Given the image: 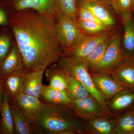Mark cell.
I'll use <instances>...</instances> for the list:
<instances>
[{
  "label": "cell",
  "mask_w": 134,
  "mask_h": 134,
  "mask_svg": "<svg viewBox=\"0 0 134 134\" xmlns=\"http://www.w3.org/2000/svg\"><path fill=\"white\" fill-rule=\"evenodd\" d=\"M55 17L33 10L12 12L8 26L23 57L25 68L29 71H45L64 54L55 31Z\"/></svg>",
  "instance_id": "1"
},
{
  "label": "cell",
  "mask_w": 134,
  "mask_h": 134,
  "mask_svg": "<svg viewBox=\"0 0 134 134\" xmlns=\"http://www.w3.org/2000/svg\"><path fill=\"white\" fill-rule=\"evenodd\" d=\"M38 134H79L86 133L84 122L70 107L43 102L34 117Z\"/></svg>",
  "instance_id": "2"
},
{
  "label": "cell",
  "mask_w": 134,
  "mask_h": 134,
  "mask_svg": "<svg viewBox=\"0 0 134 134\" xmlns=\"http://www.w3.org/2000/svg\"><path fill=\"white\" fill-rule=\"evenodd\" d=\"M57 63L66 74L74 77L82 84L100 105L108 110L106 99L97 88L91 74L81 60L64 54Z\"/></svg>",
  "instance_id": "3"
},
{
  "label": "cell",
  "mask_w": 134,
  "mask_h": 134,
  "mask_svg": "<svg viewBox=\"0 0 134 134\" xmlns=\"http://www.w3.org/2000/svg\"><path fill=\"white\" fill-rule=\"evenodd\" d=\"M55 26L64 53L72 48L85 35L76 22L65 15L58 8L55 15Z\"/></svg>",
  "instance_id": "4"
},
{
  "label": "cell",
  "mask_w": 134,
  "mask_h": 134,
  "mask_svg": "<svg viewBox=\"0 0 134 134\" xmlns=\"http://www.w3.org/2000/svg\"><path fill=\"white\" fill-rule=\"evenodd\" d=\"M121 35L115 31L103 58L98 65L90 72L91 74H109L124 61L121 47Z\"/></svg>",
  "instance_id": "5"
},
{
  "label": "cell",
  "mask_w": 134,
  "mask_h": 134,
  "mask_svg": "<svg viewBox=\"0 0 134 134\" xmlns=\"http://www.w3.org/2000/svg\"><path fill=\"white\" fill-rule=\"evenodd\" d=\"M115 31L112 29L94 35L85 34L74 47L65 52L64 54L82 59L100 43L110 37Z\"/></svg>",
  "instance_id": "6"
},
{
  "label": "cell",
  "mask_w": 134,
  "mask_h": 134,
  "mask_svg": "<svg viewBox=\"0 0 134 134\" xmlns=\"http://www.w3.org/2000/svg\"><path fill=\"white\" fill-rule=\"evenodd\" d=\"M70 107L77 116L83 121L89 120L110 115L92 95L79 100H72Z\"/></svg>",
  "instance_id": "7"
},
{
  "label": "cell",
  "mask_w": 134,
  "mask_h": 134,
  "mask_svg": "<svg viewBox=\"0 0 134 134\" xmlns=\"http://www.w3.org/2000/svg\"><path fill=\"white\" fill-rule=\"evenodd\" d=\"M13 11L35 10L43 14L55 16L58 9L57 0H8Z\"/></svg>",
  "instance_id": "8"
},
{
  "label": "cell",
  "mask_w": 134,
  "mask_h": 134,
  "mask_svg": "<svg viewBox=\"0 0 134 134\" xmlns=\"http://www.w3.org/2000/svg\"><path fill=\"white\" fill-rule=\"evenodd\" d=\"M80 3L91 11L103 25L110 29L116 25L115 18L110 11L109 1H88L80 0Z\"/></svg>",
  "instance_id": "9"
},
{
  "label": "cell",
  "mask_w": 134,
  "mask_h": 134,
  "mask_svg": "<svg viewBox=\"0 0 134 134\" xmlns=\"http://www.w3.org/2000/svg\"><path fill=\"white\" fill-rule=\"evenodd\" d=\"M107 104L110 115L119 114L134 107V90L126 89L118 92Z\"/></svg>",
  "instance_id": "10"
},
{
  "label": "cell",
  "mask_w": 134,
  "mask_h": 134,
  "mask_svg": "<svg viewBox=\"0 0 134 134\" xmlns=\"http://www.w3.org/2000/svg\"><path fill=\"white\" fill-rule=\"evenodd\" d=\"M97 88L109 100L115 94L127 89L115 81L109 74H91Z\"/></svg>",
  "instance_id": "11"
},
{
  "label": "cell",
  "mask_w": 134,
  "mask_h": 134,
  "mask_svg": "<svg viewBox=\"0 0 134 134\" xmlns=\"http://www.w3.org/2000/svg\"><path fill=\"white\" fill-rule=\"evenodd\" d=\"M29 72L30 71L24 68L3 77L4 88L12 100L22 93Z\"/></svg>",
  "instance_id": "12"
},
{
  "label": "cell",
  "mask_w": 134,
  "mask_h": 134,
  "mask_svg": "<svg viewBox=\"0 0 134 134\" xmlns=\"http://www.w3.org/2000/svg\"><path fill=\"white\" fill-rule=\"evenodd\" d=\"M110 75L120 85L134 90V61L124 60Z\"/></svg>",
  "instance_id": "13"
},
{
  "label": "cell",
  "mask_w": 134,
  "mask_h": 134,
  "mask_svg": "<svg viewBox=\"0 0 134 134\" xmlns=\"http://www.w3.org/2000/svg\"><path fill=\"white\" fill-rule=\"evenodd\" d=\"M10 105L16 134H38L33 122L29 119L11 98L10 100Z\"/></svg>",
  "instance_id": "14"
},
{
  "label": "cell",
  "mask_w": 134,
  "mask_h": 134,
  "mask_svg": "<svg viewBox=\"0 0 134 134\" xmlns=\"http://www.w3.org/2000/svg\"><path fill=\"white\" fill-rule=\"evenodd\" d=\"M121 50L124 60L134 61V19L133 16L122 22Z\"/></svg>",
  "instance_id": "15"
},
{
  "label": "cell",
  "mask_w": 134,
  "mask_h": 134,
  "mask_svg": "<svg viewBox=\"0 0 134 134\" xmlns=\"http://www.w3.org/2000/svg\"><path fill=\"white\" fill-rule=\"evenodd\" d=\"M13 100L32 122L43 104L40 98L23 93L17 96Z\"/></svg>",
  "instance_id": "16"
},
{
  "label": "cell",
  "mask_w": 134,
  "mask_h": 134,
  "mask_svg": "<svg viewBox=\"0 0 134 134\" xmlns=\"http://www.w3.org/2000/svg\"><path fill=\"white\" fill-rule=\"evenodd\" d=\"M108 115L84 121L86 133L95 134H116L115 118L110 119Z\"/></svg>",
  "instance_id": "17"
},
{
  "label": "cell",
  "mask_w": 134,
  "mask_h": 134,
  "mask_svg": "<svg viewBox=\"0 0 134 134\" xmlns=\"http://www.w3.org/2000/svg\"><path fill=\"white\" fill-rule=\"evenodd\" d=\"M24 68L23 57L15 43L8 54L0 62V74L3 77Z\"/></svg>",
  "instance_id": "18"
},
{
  "label": "cell",
  "mask_w": 134,
  "mask_h": 134,
  "mask_svg": "<svg viewBox=\"0 0 134 134\" xmlns=\"http://www.w3.org/2000/svg\"><path fill=\"white\" fill-rule=\"evenodd\" d=\"M41 98L43 99V102L70 107L72 100L65 91L59 90L48 85H44L41 90Z\"/></svg>",
  "instance_id": "19"
},
{
  "label": "cell",
  "mask_w": 134,
  "mask_h": 134,
  "mask_svg": "<svg viewBox=\"0 0 134 134\" xmlns=\"http://www.w3.org/2000/svg\"><path fill=\"white\" fill-rule=\"evenodd\" d=\"M10 97L4 88L3 100L0 111L1 128L4 134H16L10 105Z\"/></svg>",
  "instance_id": "20"
},
{
  "label": "cell",
  "mask_w": 134,
  "mask_h": 134,
  "mask_svg": "<svg viewBox=\"0 0 134 134\" xmlns=\"http://www.w3.org/2000/svg\"><path fill=\"white\" fill-rule=\"evenodd\" d=\"M44 72L43 70L30 71L25 82L22 93L40 98Z\"/></svg>",
  "instance_id": "21"
},
{
  "label": "cell",
  "mask_w": 134,
  "mask_h": 134,
  "mask_svg": "<svg viewBox=\"0 0 134 134\" xmlns=\"http://www.w3.org/2000/svg\"><path fill=\"white\" fill-rule=\"evenodd\" d=\"M45 72L49 86L56 90L66 91V75L58 63L50 65L46 70Z\"/></svg>",
  "instance_id": "22"
},
{
  "label": "cell",
  "mask_w": 134,
  "mask_h": 134,
  "mask_svg": "<svg viewBox=\"0 0 134 134\" xmlns=\"http://www.w3.org/2000/svg\"><path fill=\"white\" fill-rule=\"evenodd\" d=\"M116 134H134V107L115 118Z\"/></svg>",
  "instance_id": "23"
},
{
  "label": "cell",
  "mask_w": 134,
  "mask_h": 134,
  "mask_svg": "<svg viewBox=\"0 0 134 134\" xmlns=\"http://www.w3.org/2000/svg\"><path fill=\"white\" fill-rule=\"evenodd\" d=\"M66 74L67 78L66 91L72 100L82 99L91 95L88 90L82 84L73 77Z\"/></svg>",
  "instance_id": "24"
},
{
  "label": "cell",
  "mask_w": 134,
  "mask_h": 134,
  "mask_svg": "<svg viewBox=\"0 0 134 134\" xmlns=\"http://www.w3.org/2000/svg\"><path fill=\"white\" fill-rule=\"evenodd\" d=\"M15 44L14 37L8 26L0 27V62L8 54Z\"/></svg>",
  "instance_id": "25"
},
{
  "label": "cell",
  "mask_w": 134,
  "mask_h": 134,
  "mask_svg": "<svg viewBox=\"0 0 134 134\" xmlns=\"http://www.w3.org/2000/svg\"><path fill=\"white\" fill-rule=\"evenodd\" d=\"M111 37L102 43H100L86 57L81 59L82 61L85 65H86L90 72L100 62L108 46Z\"/></svg>",
  "instance_id": "26"
},
{
  "label": "cell",
  "mask_w": 134,
  "mask_h": 134,
  "mask_svg": "<svg viewBox=\"0 0 134 134\" xmlns=\"http://www.w3.org/2000/svg\"><path fill=\"white\" fill-rule=\"evenodd\" d=\"M109 2L119 13L122 22L133 16L134 0H110Z\"/></svg>",
  "instance_id": "27"
},
{
  "label": "cell",
  "mask_w": 134,
  "mask_h": 134,
  "mask_svg": "<svg viewBox=\"0 0 134 134\" xmlns=\"http://www.w3.org/2000/svg\"><path fill=\"white\" fill-rule=\"evenodd\" d=\"M80 0H57L58 8L65 15L75 21L77 18V12Z\"/></svg>",
  "instance_id": "28"
},
{
  "label": "cell",
  "mask_w": 134,
  "mask_h": 134,
  "mask_svg": "<svg viewBox=\"0 0 134 134\" xmlns=\"http://www.w3.org/2000/svg\"><path fill=\"white\" fill-rule=\"evenodd\" d=\"M76 22L81 30L86 35L98 34L110 29L98 22L79 20H77Z\"/></svg>",
  "instance_id": "29"
},
{
  "label": "cell",
  "mask_w": 134,
  "mask_h": 134,
  "mask_svg": "<svg viewBox=\"0 0 134 134\" xmlns=\"http://www.w3.org/2000/svg\"><path fill=\"white\" fill-rule=\"evenodd\" d=\"M13 12L8 0H0V27L8 26Z\"/></svg>",
  "instance_id": "30"
},
{
  "label": "cell",
  "mask_w": 134,
  "mask_h": 134,
  "mask_svg": "<svg viewBox=\"0 0 134 134\" xmlns=\"http://www.w3.org/2000/svg\"><path fill=\"white\" fill-rule=\"evenodd\" d=\"M77 20L96 22L102 24L97 19L90 10L82 5L80 2L77 10Z\"/></svg>",
  "instance_id": "31"
},
{
  "label": "cell",
  "mask_w": 134,
  "mask_h": 134,
  "mask_svg": "<svg viewBox=\"0 0 134 134\" xmlns=\"http://www.w3.org/2000/svg\"><path fill=\"white\" fill-rule=\"evenodd\" d=\"M3 91L4 87L3 84L2 77L0 74V111L3 100Z\"/></svg>",
  "instance_id": "32"
},
{
  "label": "cell",
  "mask_w": 134,
  "mask_h": 134,
  "mask_svg": "<svg viewBox=\"0 0 134 134\" xmlns=\"http://www.w3.org/2000/svg\"><path fill=\"white\" fill-rule=\"evenodd\" d=\"M82 1H110V0H82Z\"/></svg>",
  "instance_id": "33"
}]
</instances>
